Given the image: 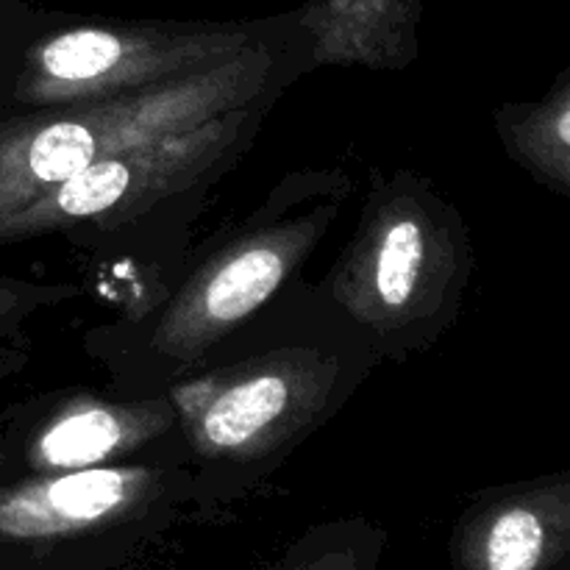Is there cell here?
<instances>
[{
  "instance_id": "6da1fadb",
  "label": "cell",
  "mask_w": 570,
  "mask_h": 570,
  "mask_svg": "<svg viewBox=\"0 0 570 570\" xmlns=\"http://www.w3.org/2000/svg\"><path fill=\"white\" fill-rule=\"evenodd\" d=\"M379 365L371 340L304 278L228 334L165 387L187 445L195 515L256 493Z\"/></svg>"
},
{
  "instance_id": "7a4b0ae2",
  "label": "cell",
  "mask_w": 570,
  "mask_h": 570,
  "mask_svg": "<svg viewBox=\"0 0 570 570\" xmlns=\"http://www.w3.org/2000/svg\"><path fill=\"white\" fill-rule=\"evenodd\" d=\"M351 193L354 178L345 170L289 173L256 209L187 250L150 304L89 328L83 354L106 373V387L128 395L165 393L298 282Z\"/></svg>"
},
{
  "instance_id": "3957f363",
  "label": "cell",
  "mask_w": 570,
  "mask_h": 570,
  "mask_svg": "<svg viewBox=\"0 0 570 570\" xmlns=\"http://www.w3.org/2000/svg\"><path fill=\"white\" fill-rule=\"evenodd\" d=\"M243 106L156 142L120 150L0 226V250L61 239L89 259L120 312L150 304L187 256L189 232L212 189L245 159L273 111Z\"/></svg>"
},
{
  "instance_id": "277c9868",
  "label": "cell",
  "mask_w": 570,
  "mask_h": 570,
  "mask_svg": "<svg viewBox=\"0 0 570 570\" xmlns=\"http://www.w3.org/2000/svg\"><path fill=\"white\" fill-rule=\"evenodd\" d=\"M309 76V42L295 11L256 48L176 81L87 104L0 106V226L67 178L120 150L271 100Z\"/></svg>"
},
{
  "instance_id": "5b68a950",
  "label": "cell",
  "mask_w": 570,
  "mask_h": 570,
  "mask_svg": "<svg viewBox=\"0 0 570 570\" xmlns=\"http://www.w3.org/2000/svg\"><path fill=\"white\" fill-rule=\"evenodd\" d=\"M473 276L462 212L415 170L376 176L321 289L382 362L426 354L454 328Z\"/></svg>"
},
{
  "instance_id": "8992f818",
  "label": "cell",
  "mask_w": 570,
  "mask_h": 570,
  "mask_svg": "<svg viewBox=\"0 0 570 570\" xmlns=\"http://www.w3.org/2000/svg\"><path fill=\"white\" fill-rule=\"evenodd\" d=\"M189 512L184 462L0 479V570H120Z\"/></svg>"
},
{
  "instance_id": "52a82bcc",
  "label": "cell",
  "mask_w": 570,
  "mask_h": 570,
  "mask_svg": "<svg viewBox=\"0 0 570 570\" xmlns=\"http://www.w3.org/2000/svg\"><path fill=\"white\" fill-rule=\"evenodd\" d=\"M287 20L289 14L234 22L42 14L0 106L87 104L159 87L256 48Z\"/></svg>"
},
{
  "instance_id": "ba28073f",
  "label": "cell",
  "mask_w": 570,
  "mask_h": 570,
  "mask_svg": "<svg viewBox=\"0 0 570 570\" xmlns=\"http://www.w3.org/2000/svg\"><path fill=\"white\" fill-rule=\"evenodd\" d=\"M0 445L3 479L134 462L187 465V445L167 393L70 387L31 395L0 415Z\"/></svg>"
},
{
  "instance_id": "9c48e42d",
  "label": "cell",
  "mask_w": 570,
  "mask_h": 570,
  "mask_svg": "<svg viewBox=\"0 0 570 570\" xmlns=\"http://www.w3.org/2000/svg\"><path fill=\"white\" fill-rule=\"evenodd\" d=\"M454 570H570V473L482 490L449 540Z\"/></svg>"
},
{
  "instance_id": "30bf717a",
  "label": "cell",
  "mask_w": 570,
  "mask_h": 570,
  "mask_svg": "<svg viewBox=\"0 0 570 570\" xmlns=\"http://www.w3.org/2000/svg\"><path fill=\"white\" fill-rule=\"evenodd\" d=\"M421 0H309L295 11L317 67L404 70L417 56Z\"/></svg>"
},
{
  "instance_id": "8fae6325",
  "label": "cell",
  "mask_w": 570,
  "mask_h": 570,
  "mask_svg": "<svg viewBox=\"0 0 570 570\" xmlns=\"http://www.w3.org/2000/svg\"><path fill=\"white\" fill-rule=\"evenodd\" d=\"M504 154L540 187L570 195V72L562 70L551 92L529 104H501L493 111Z\"/></svg>"
},
{
  "instance_id": "7c38bea8",
  "label": "cell",
  "mask_w": 570,
  "mask_h": 570,
  "mask_svg": "<svg viewBox=\"0 0 570 570\" xmlns=\"http://www.w3.org/2000/svg\"><path fill=\"white\" fill-rule=\"evenodd\" d=\"M387 532L365 518L317 523L259 570H379Z\"/></svg>"
},
{
  "instance_id": "4fadbf2b",
  "label": "cell",
  "mask_w": 570,
  "mask_h": 570,
  "mask_svg": "<svg viewBox=\"0 0 570 570\" xmlns=\"http://www.w3.org/2000/svg\"><path fill=\"white\" fill-rule=\"evenodd\" d=\"M83 284L72 282H28L0 273V367L17 365L26 354L28 326L42 312L81 298Z\"/></svg>"
},
{
  "instance_id": "5bb4252c",
  "label": "cell",
  "mask_w": 570,
  "mask_h": 570,
  "mask_svg": "<svg viewBox=\"0 0 570 570\" xmlns=\"http://www.w3.org/2000/svg\"><path fill=\"white\" fill-rule=\"evenodd\" d=\"M42 14L31 11L26 17H17V20H0V98L9 89L11 78H14L17 65H20V56L26 50L28 39L37 31Z\"/></svg>"
},
{
  "instance_id": "9a60e30c",
  "label": "cell",
  "mask_w": 570,
  "mask_h": 570,
  "mask_svg": "<svg viewBox=\"0 0 570 570\" xmlns=\"http://www.w3.org/2000/svg\"><path fill=\"white\" fill-rule=\"evenodd\" d=\"M33 9H28L22 0H0V20H17V17L31 14Z\"/></svg>"
},
{
  "instance_id": "2e32d148",
  "label": "cell",
  "mask_w": 570,
  "mask_h": 570,
  "mask_svg": "<svg viewBox=\"0 0 570 570\" xmlns=\"http://www.w3.org/2000/svg\"><path fill=\"white\" fill-rule=\"evenodd\" d=\"M6 476V454H3V445H0V479Z\"/></svg>"
}]
</instances>
